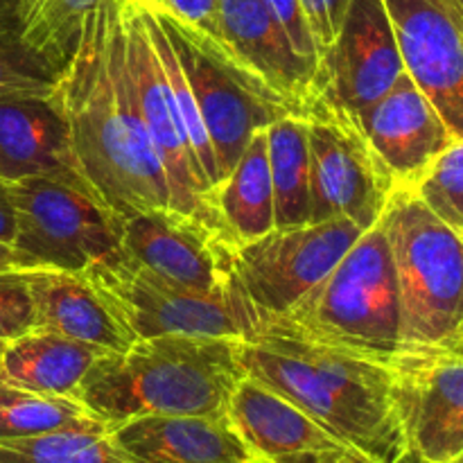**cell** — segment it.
I'll return each mask as SVG.
<instances>
[{
    "label": "cell",
    "instance_id": "cell-1",
    "mask_svg": "<svg viewBox=\"0 0 463 463\" xmlns=\"http://www.w3.org/2000/svg\"><path fill=\"white\" fill-rule=\"evenodd\" d=\"M57 95L77 170L113 215L125 222L172 208L165 170L131 98L122 0H99L86 16Z\"/></svg>",
    "mask_w": 463,
    "mask_h": 463
},
{
    "label": "cell",
    "instance_id": "cell-2",
    "mask_svg": "<svg viewBox=\"0 0 463 463\" xmlns=\"http://www.w3.org/2000/svg\"><path fill=\"white\" fill-rule=\"evenodd\" d=\"M240 364L371 463H396L410 450L392 366L271 330L240 342Z\"/></svg>",
    "mask_w": 463,
    "mask_h": 463
},
{
    "label": "cell",
    "instance_id": "cell-3",
    "mask_svg": "<svg viewBox=\"0 0 463 463\" xmlns=\"http://www.w3.org/2000/svg\"><path fill=\"white\" fill-rule=\"evenodd\" d=\"M242 378L240 339L158 335L98 357L75 401L107 428L138 416H226Z\"/></svg>",
    "mask_w": 463,
    "mask_h": 463
},
{
    "label": "cell",
    "instance_id": "cell-4",
    "mask_svg": "<svg viewBox=\"0 0 463 463\" xmlns=\"http://www.w3.org/2000/svg\"><path fill=\"white\" fill-rule=\"evenodd\" d=\"M265 330L392 366L402 353L401 298L383 224L366 229L333 271Z\"/></svg>",
    "mask_w": 463,
    "mask_h": 463
},
{
    "label": "cell",
    "instance_id": "cell-5",
    "mask_svg": "<svg viewBox=\"0 0 463 463\" xmlns=\"http://www.w3.org/2000/svg\"><path fill=\"white\" fill-rule=\"evenodd\" d=\"M401 298V355L463 346V240L411 188L380 217Z\"/></svg>",
    "mask_w": 463,
    "mask_h": 463
},
{
    "label": "cell",
    "instance_id": "cell-6",
    "mask_svg": "<svg viewBox=\"0 0 463 463\" xmlns=\"http://www.w3.org/2000/svg\"><path fill=\"white\" fill-rule=\"evenodd\" d=\"M147 7L170 39L190 89L197 98L203 127L215 154L220 184L258 131L288 116H303L306 111L285 95L276 93L222 41L203 32L202 27L170 16L149 3Z\"/></svg>",
    "mask_w": 463,
    "mask_h": 463
},
{
    "label": "cell",
    "instance_id": "cell-7",
    "mask_svg": "<svg viewBox=\"0 0 463 463\" xmlns=\"http://www.w3.org/2000/svg\"><path fill=\"white\" fill-rule=\"evenodd\" d=\"M84 276L136 339L190 335L249 342L265 330V319L235 276L224 288L197 292L158 279L131 262L120 247L90 265Z\"/></svg>",
    "mask_w": 463,
    "mask_h": 463
},
{
    "label": "cell",
    "instance_id": "cell-8",
    "mask_svg": "<svg viewBox=\"0 0 463 463\" xmlns=\"http://www.w3.org/2000/svg\"><path fill=\"white\" fill-rule=\"evenodd\" d=\"M16 215L14 251L23 269L84 274L120 247L122 220L93 190L68 176H27L7 184Z\"/></svg>",
    "mask_w": 463,
    "mask_h": 463
},
{
    "label": "cell",
    "instance_id": "cell-9",
    "mask_svg": "<svg viewBox=\"0 0 463 463\" xmlns=\"http://www.w3.org/2000/svg\"><path fill=\"white\" fill-rule=\"evenodd\" d=\"M303 118L310 147V222L344 217L364 231L378 224L396 185L355 116L315 93Z\"/></svg>",
    "mask_w": 463,
    "mask_h": 463
},
{
    "label": "cell",
    "instance_id": "cell-10",
    "mask_svg": "<svg viewBox=\"0 0 463 463\" xmlns=\"http://www.w3.org/2000/svg\"><path fill=\"white\" fill-rule=\"evenodd\" d=\"M122 34L131 98L165 170L172 208L181 215L197 220L224 240L220 220L208 203L211 185L190 149L175 93L152 43L138 0H122Z\"/></svg>",
    "mask_w": 463,
    "mask_h": 463
},
{
    "label": "cell",
    "instance_id": "cell-11",
    "mask_svg": "<svg viewBox=\"0 0 463 463\" xmlns=\"http://www.w3.org/2000/svg\"><path fill=\"white\" fill-rule=\"evenodd\" d=\"M362 233V226L344 217L271 229L231 249V269L267 324L321 283Z\"/></svg>",
    "mask_w": 463,
    "mask_h": 463
},
{
    "label": "cell",
    "instance_id": "cell-12",
    "mask_svg": "<svg viewBox=\"0 0 463 463\" xmlns=\"http://www.w3.org/2000/svg\"><path fill=\"white\" fill-rule=\"evenodd\" d=\"M392 396L411 452L428 463H452L461 455L463 348L398 357Z\"/></svg>",
    "mask_w": 463,
    "mask_h": 463
},
{
    "label": "cell",
    "instance_id": "cell-13",
    "mask_svg": "<svg viewBox=\"0 0 463 463\" xmlns=\"http://www.w3.org/2000/svg\"><path fill=\"white\" fill-rule=\"evenodd\" d=\"M402 66L437 107L455 138H463L461 0H384Z\"/></svg>",
    "mask_w": 463,
    "mask_h": 463
},
{
    "label": "cell",
    "instance_id": "cell-14",
    "mask_svg": "<svg viewBox=\"0 0 463 463\" xmlns=\"http://www.w3.org/2000/svg\"><path fill=\"white\" fill-rule=\"evenodd\" d=\"M405 72L384 0H351L317 71V93L348 113L378 102Z\"/></svg>",
    "mask_w": 463,
    "mask_h": 463
},
{
    "label": "cell",
    "instance_id": "cell-15",
    "mask_svg": "<svg viewBox=\"0 0 463 463\" xmlns=\"http://www.w3.org/2000/svg\"><path fill=\"white\" fill-rule=\"evenodd\" d=\"M120 251L158 279L197 292H213L233 280L229 244L172 208L122 222Z\"/></svg>",
    "mask_w": 463,
    "mask_h": 463
},
{
    "label": "cell",
    "instance_id": "cell-16",
    "mask_svg": "<svg viewBox=\"0 0 463 463\" xmlns=\"http://www.w3.org/2000/svg\"><path fill=\"white\" fill-rule=\"evenodd\" d=\"M353 116L396 188H414L434 158L457 140L407 72L378 102Z\"/></svg>",
    "mask_w": 463,
    "mask_h": 463
},
{
    "label": "cell",
    "instance_id": "cell-17",
    "mask_svg": "<svg viewBox=\"0 0 463 463\" xmlns=\"http://www.w3.org/2000/svg\"><path fill=\"white\" fill-rule=\"evenodd\" d=\"M226 419L267 463H344L351 448L283 396L244 375L231 396Z\"/></svg>",
    "mask_w": 463,
    "mask_h": 463
},
{
    "label": "cell",
    "instance_id": "cell-18",
    "mask_svg": "<svg viewBox=\"0 0 463 463\" xmlns=\"http://www.w3.org/2000/svg\"><path fill=\"white\" fill-rule=\"evenodd\" d=\"M43 175L84 181L61 99L57 93L0 95V181L12 184Z\"/></svg>",
    "mask_w": 463,
    "mask_h": 463
},
{
    "label": "cell",
    "instance_id": "cell-19",
    "mask_svg": "<svg viewBox=\"0 0 463 463\" xmlns=\"http://www.w3.org/2000/svg\"><path fill=\"white\" fill-rule=\"evenodd\" d=\"M213 36L276 93L306 111L317 93V68L294 50L265 0H220Z\"/></svg>",
    "mask_w": 463,
    "mask_h": 463
},
{
    "label": "cell",
    "instance_id": "cell-20",
    "mask_svg": "<svg viewBox=\"0 0 463 463\" xmlns=\"http://www.w3.org/2000/svg\"><path fill=\"white\" fill-rule=\"evenodd\" d=\"M127 463H240L251 452L226 416H138L109 428Z\"/></svg>",
    "mask_w": 463,
    "mask_h": 463
},
{
    "label": "cell",
    "instance_id": "cell-21",
    "mask_svg": "<svg viewBox=\"0 0 463 463\" xmlns=\"http://www.w3.org/2000/svg\"><path fill=\"white\" fill-rule=\"evenodd\" d=\"M34 306V330L63 335L120 353L136 342L84 274L59 269H25Z\"/></svg>",
    "mask_w": 463,
    "mask_h": 463
},
{
    "label": "cell",
    "instance_id": "cell-22",
    "mask_svg": "<svg viewBox=\"0 0 463 463\" xmlns=\"http://www.w3.org/2000/svg\"><path fill=\"white\" fill-rule=\"evenodd\" d=\"M104 348L34 330L12 339L0 357V383L43 396L75 398L77 387Z\"/></svg>",
    "mask_w": 463,
    "mask_h": 463
},
{
    "label": "cell",
    "instance_id": "cell-23",
    "mask_svg": "<svg viewBox=\"0 0 463 463\" xmlns=\"http://www.w3.org/2000/svg\"><path fill=\"white\" fill-rule=\"evenodd\" d=\"M208 202L220 220L224 240L231 249L253 242L276 229L274 185L265 129L249 140L238 163L211 190Z\"/></svg>",
    "mask_w": 463,
    "mask_h": 463
},
{
    "label": "cell",
    "instance_id": "cell-24",
    "mask_svg": "<svg viewBox=\"0 0 463 463\" xmlns=\"http://www.w3.org/2000/svg\"><path fill=\"white\" fill-rule=\"evenodd\" d=\"M274 185L276 229L310 222V147L303 116H288L265 129Z\"/></svg>",
    "mask_w": 463,
    "mask_h": 463
},
{
    "label": "cell",
    "instance_id": "cell-25",
    "mask_svg": "<svg viewBox=\"0 0 463 463\" xmlns=\"http://www.w3.org/2000/svg\"><path fill=\"white\" fill-rule=\"evenodd\" d=\"M107 428L80 401L43 396L0 383V439H25L59 430Z\"/></svg>",
    "mask_w": 463,
    "mask_h": 463
},
{
    "label": "cell",
    "instance_id": "cell-26",
    "mask_svg": "<svg viewBox=\"0 0 463 463\" xmlns=\"http://www.w3.org/2000/svg\"><path fill=\"white\" fill-rule=\"evenodd\" d=\"M98 3L99 0H21L27 45L63 75L80 43L86 16Z\"/></svg>",
    "mask_w": 463,
    "mask_h": 463
},
{
    "label": "cell",
    "instance_id": "cell-27",
    "mask_svg": "<svg viewBox=\"0 0 463 463\" xmlns=\"http://www.w3.org/2000/svg\"><path fill=\"white\" fill-rule=\"evenodd\" d=\"M0 463H127L109 428L59 430L25 439H0Z\"/></svg>",
    "mask_w": 463,
    "mask_h": 463
},
{
    "label": "cell",
    "instance_id": "cell-28",
    "mask_svg": "<svg viewBox=\"0 0 463 463\" xmlns=\"http://www.w3.org/2000/svg\"><path fill=\"white\" fill-rule=\"evenodd\" d=\"M61 75L27 45L21 0H0V95H54Z\"/></svg>",
    "mask_w": 463,
    "mask_h": 463
},
{
    "label": "cell",
    "instance_id": "cell-29",
    "mask_svg": "<svg viewBox=\"0 0 463 463\" xmlns=\"http://www.w3.org/2000/svg\"><path fill=\"white\" fill-rule=\"evenodd\" d=\"M411 190L463 240V138L439 154Z\"/></svg>",
    "mask_w": 463,
    "mask_h": 463
},
{
    "label": "cell",
    "instance_id": "cell-30",
    "mask_svg": "<svg viewBox=\"0 0 463 463\" xmlns=\"http://www.w3.org/2000/svg\"><path fill=\"white\" fill-rule=\"evenodd\" d=\"M34 328V306L25 269L0 271V339L12 342Z\"/></svg>",
    "mask_w": 463,
    "mask_h": 463
},
{
    "label": "cell",
    "instance_id": "cell-31",
    "mask_svg": "<svg viewBox=\"0 0 463 463\" xmlns=\"http://www.w3.org/2000/svg\"><path fill=\"white\" fill-rule=\"evenodd\" d=\"M265 5L271 16L276 18V23L283 27L285 36L294 45V50L319 71L321 54L319 48H317L315 36H312L306 9H303V0H265Z\"/></svg>",
    "mask_w": 463,
    "mask_h": 463
},
{
    "label": "cell",
    "instance_id": "cell-32",
    "mask_svg": "<svg viewBox=\"0 0 463 463\" xmlns=\"http://www.w3.org/2000/svg\"><path fill=\"white\" fill-rule=\"evenodd\" d=\"M348 5H351V0H303V9H306L307 23H310L312 36H315L321 57L333 45L344 16H346Z\"/></svg>",
    "mask_w": 463,
    "mask_h": 463
},
{
    "label": "cell",
    "instance_id": "cell-33",
    "mask_svg": "<svg viewBox=\"0 0 463 463\" xmlns=\"http://www.w3.org/2000/svg\"><path fill=\"white\" fill-rule=\"evenodd\" d=\"M147 3L190 25L202 27L208 34H215L220 0H147Z\"/></svg>",
    "mask_w": 463,
    "mask_h": 463
},
{
    "label": "cell",
    "instance_id": "cell-34",
    "mask_svg": "<svg viewBox=\"0 0 463 463\" xmlns=\"http://www.w3.org/2000/svg\"><path fill=\"white\" fill-rule=\"evenodd\" d=\"M16 235V215H14V203L9 197V188L5 181H0V242L14 244Z\"/></svg>",
    "mask_w": 463,
    "mask_h": 463
},
{
    "label": "cell",
    "instance_id": "cell-35",
    "mask_svg": "<svg viewBox=\"0 0 463 463\" xmlns=\"http://www.w3.org/2000/svg\"><path fill=\"white\" fill-rule=\"evenodd\" d=\"M5 269H23V265L18 253L14 251V247L0 242V271Z\"/></svg>",
    "mask_w": 463,
    "mask_h": 463
},
{
    "label": "cell",
    "instance_id": "cell-36",
    "mask_svg": "<svg viewBox=\"0 0 463 463\" xmlns=\"http://www.w3.org/2000/svg\"><path fill=\"white\" fill-rule=\"evenodd\" d=\"M344 463H371V461H369V459H364V457H362V455H357V452H351V455L346 457V461H344ZM396 463H428V461L420 459V457L416 455V452L407 450L405 455H402L401 459H398Z\"/></svg>",
    "mask_w": 463,
    "mask_h": 463
},
{
    "label": "cell",
    "instance_id": "cell-37",
    "mask_svg": "<svg viewBox=\"0 0 463 463\" xmlns=\"http://www.w3.org/2000/svg\"><path fill=\"white\" fill-rule=\"evenodd\" d=\"M240 463H267V461H262V459H256V457H251V459H247V461H240Z\"/></svg>",
    "mask_w": 463,
    "mask_h": 463
},
{
    "label": "cell",
    "instance_id": "cell-38",
    "mask_svg": "<svg viewBox=\"0 0 463 463\" xmlns=\"http://www.w3.org/2000/svg\"><path fill=\"white\" fill-rule=\"evenodd\" d=\"M5 346H7V342H3V339H0V357H3V353H5Z\"/></svg>",
    "mask_w": 463,
    "mask_h": 463
},
{
    "label": "cell",
    "instance_id": "cell-39",
    "mask_svg": "<svg viewBox=\"0 0 463 463\" xmlns=\"http://www.w3.org/2000/svg\"><path fill=\"white\" fill-rule=\"evenodd\" d=\"M452 463H463V452H461V455H459V457H457V459H455V461H452Z\"/></svg>",
    "mask_w": 463,
    "mask_h": 463
},
{
    "label": "cell",
    "instance_id": "cell-40",
    "mask_svg": "<svg viewBox=\"0 0 463 463\" xmlns=\"http://www.w3.org/2000/svg\"><path fill=\"white\" fill-rule=\"evenodd\" d=\"M461 5H463V0H461Z\"/></svg>",
    "mask_w": 463,
    "mask_h": 463
},
{
    "label": "cell",
    "instance_id": "cell-41",
    "mask_svg": "<svg viewBox=\"0 0 463 463\" xmlns=\"http://www.w3.org/2000/svg\"><path fill=\"white\" fill-rule=\"evenodd\" d=\"M461 348H463V346H461Z\"/></svg>",
    "mask_w": 463,
    "mask_h": 463
}]
</instances>
